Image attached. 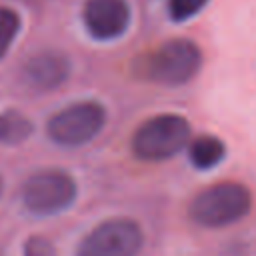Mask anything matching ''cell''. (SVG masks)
Returning a JSON list of instances; mask_svg holds the SVG:
<instances>
[{
	"mask_svg": "<svg viewBox=\"0 0 256 256\" xmlns=\"http://www.w3.org/2000/svg\"><path fill=\"white\" fill-rule=\"evenodd\" d=\"M132 10L128 0H86L82 22L88 36L96 42H114L130 28Z\"/></svg>",
	"mask_w": 256,
	"mask_h": 256,
	"instance_id": "52a82bcc",
	"label": "cell"
},
{
	"mask_svg": "<svg viewBox=\"0 0 256 256\" xmlns=\"http://www.w3.org/2000/svg\"><path fill=\"white\" fill-rule=\"evenodd\" d=\"M0 196H2V176H0Z\"/></svg>",
	"mask_w": 256,
	"mask_h": 256,
	"instance_id": "5bb4252c",
	"label": "cell"
},
{
	"mask_svg": "<svg viewBox=\"0 0 256 256\" xmlns=\"http://www.w3.org/2000/svg\"><path fill=\"white\" fill-rule=\"evenodd\" d=\"M210 0H168L166 2V10H168V18L174 24H184L192 18H196Z\"/></svg>",
	"mask_w": 256,
	"mask_h": 256,
	"instance_id": "7c38bea8",
	"label": "cell"
},
{
	"mask_svg": "<svg viewBox=\"0 0 256 256\" xmlns=\"http://www.w3.org/2000/svg\"><path fill=\"white\" fill-rule=\"evenodd\" d=\"M142 246V226L132 218L120 216L96 224L78 242L74 256H138Z\"/></svg>",
	"mask_w": 256,
	"mask_h": 256,
	"instance_id": "8992f818",
	"label": "cell"
},
{
	"mask_svg": "<svg viewBox=\"0 0 256 256\" xmlns=\"http://www.w3.org/2000/svg\"><path fill=\"white\" fill-rule=\"evenodd\" d=\"M202 68V50L190 38H170L156 46L152 52L142 54L138 72L142 78L178 88L198 76Z\"/></svg>",
	"mask_w": 256,
	"mask_h": 256,
	"instance_id": "6da1fadb",
	"label": "cell"
},
{
	"mask_svg": "<svg viewBox=\"0 0 256 256\" xmlns=\"http://www.w3.org/2000/svg\"><path fill=\"white\" fill-rule=\"evenodd\" d=\"M78 196V184L66 170L44 168L30 174L20 188V200L28 214L46 218L68 210Z\"/></svg>",
	"mask_w": 256,
	"mask_h": 256,
	"instance_id": "277c9868",
	"label": "cell"
},
{
	"mask_svg": "<svg viewBox=\"0 0 256 256\" xmlns=\"http://www.w3.org/2000/svg\"><path fill=\"white\" fill-rule=\"evenodd\" d=\"M32 132H34V124L24 112L16 108H8L0 112V144L2 146H20L32 136Z\"/></svg>",
	"mask_w": 256,
	"mask_h": 256,
	"instance_id": "30bf717a",
	"label": "cell"
},
{
	"mask_svg": "<svg viewBox=\"0 0 256 256\" xmlns=\"http://www.w3.org/2000/svg\"><path fill=\"white\" fill-rule=\"evenodd\" d=\"M72 72V62L66 52L56 48H44L26 58L20 70V78L32 92L58 90Z\"/></svg>",
	"mask_w": 256,
	"mask_h": 256,
	"instance_id": "ba28073f",
	"label": "cell"
},
{
	"mask_svg": "<svg viewBox=\"0 0 256 256\" xmlns=\"http://www.w3.org/2000/svg\"><path fill=\"white\" fill-rule=\"evenodd\" d=\"M190 140V122L182 114L164 112L150 116L134 130L130 150L142 162H164L188 148Z\"/></svg>",
	"mask_w": 256,
	"mask_h": 256,
	"instance_id": "7a4b0ae2",
	"label": "cell"
},
{
	"mask_svg": "<svg viewBox=\"0 0 256 256\" xmlns=\"http://www.w3.org/2000/svg\"><path fill=\"white\" fill-rule=\"evenodd\" d=\"M186 152H188L190 164L196 170L208 172L226 158V144L214 134H200L190 140Z\"/></svg>",
	"mask_w": 256,
	"mask_h": 256,
	"instance_id": "9c48e42d",
	"label": "cell"
},
{
	"mask_svg": "<svg viewBox=\"0 0 256 256\" xmlns=\"http://www.w3.org/2000/svg\"><path fill=\"white\" fill-rule=\"evenodd\" d=\"M252 210V194L240 182H218L200 190L188 204V216L202 228H224L244 220Z\"/></svg>",
	"mask_w": 256,
	"mask_h": 256,
	"instance_id": "3957f363",
	"label": "cell"
},
{
	"mask_svg": "<svg viewBox=\"0 0 256 256\" xmlns=\"http://www.w3.org/2000/svg\"><path fill=\"white\" fill-rule=\"evenodd\" d=\"M22 256H58L54 244L44 236H30L22 246Z\"/></svg>",
	"mask_w": 256,
	"mask_h": 256,
	"instance_id": "4fadbf2b",
	"label": "cell"
},
{
	"mask_svg": "<svg viewBox=\"0 0 256 256\" xmlns=\"http://www.w3.org/2000/svg\"><path fill=\"white\" fill-rule=\"evenodd\" d=\"M22 28L20 14L8 6H0V60L10 52Z\"/></svg>",
	"mask_w": 256,
	"mask_h": 256,
	"instance_id": "8fae6325",
	"label": "cell"
},
{
	"mask_svg": "<svg viewBox=\"0 0 256 256\" xmlns=\"http://www.w3.org/2000/svg\"><path fill=\"white\" fill-rule=\"evenodd\" d=\"M106 108L96 100L72 102L46 122V136L64 148H80L92 142L106 126Z\"/></svg>",
	"mask_w": 256,
	"mask_h": 256,
	"instance_id": "5b68a950",
	"label": "cell"
}]
</instances>
